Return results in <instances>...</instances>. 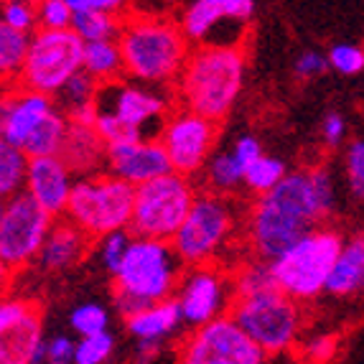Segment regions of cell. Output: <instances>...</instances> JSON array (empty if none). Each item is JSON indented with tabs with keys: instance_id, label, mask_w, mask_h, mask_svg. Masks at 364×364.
<instances>
[{
	"instance_id": "d590c367",
	"label": "cell",
	"mask_w": 364,
	"mask_h": 364,
	"mask_svg": "<svg viewBox=\"0 0 364 364\" xmlns=\"http://www.w3.org/2000/svg\"><path fill=\"white\" fill-rule=\"evenodd\" d=\"M130 245H133V232L120 230L112 232V235L102 237V245H100V257H102V265L112 278L120 273L122 262L128 257Z\"/></svg>"
},
{
	"instance_id": "8d00e7d4",
	"label": "cell",
	"mask_w": 364,
	"mask_h": 364,
	"mask_svg": "<svg viewBox=\"0 0 364 364\" xmlns=\"http://www.w3.org/2000/svg\"><path fill=\"white\" fill-rule=\"evenodd\" d=\"M3 23L11 26L13 31L28 33L33 26L38 23V3H28V0H6L3 3Z\"/></svg>"
},
{
	"instance_id": "7dc6e473",
	"label": "cell",
	"mask_w": 364,
	"mask_h": 364,
	"mask_svg": "<svg viewBox=\"0 0 364 364\" xmlns=\"http://www.w3.org/2000/svg\"><path fill=\"white\" fill-rule=\"evenodd\" d=\"M321 133H323V140H326L328 146H339L341 138L346 133V122L339 112H328L323 117V125H321Z\"/></svg>"
},
{
	"instance_id": "ac0fdd59",
	"label": "cell",
	"mask_w": 364,
	"mask_h": 364,
	"mask_svg": "<svg viewBox=\"0 0 364 364\" xmlns=\"http://www.w3.org/2000/svg\"><path fill=\"white\" fill-rule=\"evenodd\" d=\"M255 13V3L252 0H196L186 11L181 13V28L186 33L188 41L204 43L209 41L217 26H222L227 18L247 23Z\"/></svg>"
},
{
	"instance_id": "5bb4252c",
	"label": "cell",
	"mask_w": 364,
	"mask_h": 364,
	"mask_svg": "<svg viewBox=\"0 0 364 364\" xmlns=\"http://www.w3.org/2000/svg\"><path fill=\"white\" fill-rule=\"evenodd\" d=\"M176 301L183 323L194 328L207 326L222 318V309L227 304V278L212 262L188 267L176 291Z\"/></svg>"
},
{
	"instance_id": "6da1fadb",
	"label": "cell",
	"mask_w": 364,
	"mask_h": 364,
	"mask_svg": "<svg viewBox=\"0 0 364 364\" xmlns=\"http://www.w3.org/2000/svg\"><path fill=\"white\" fill-rule=\"evenodd\" d=\"M334 181L321 166L293 171L270 194L260 196L247 222L250 245L267 262L283 257L334 209Z\"/></svg>"
},
{
	"instance_id": "ab89813d",
	"label": "cell",
	"mask_w": 364,
	"mask_h": 364,
	"mask_svg": "<svg viewBox=\"0 0 364 364\" xmlns=\"http://www.w3.org/2000/svg\"><path fill=\"white\" fill-rule=\"evenodd\" d=\"M326 56L328 67L339 74H359L364 69V49L354 43H336Z\"/></svg>"
},
{
	"instance_id": "d4e9b609",
	"label": "cell",
	"mask_w": 364,
	"mask_h": 364,
	"mask_svg": "<svg viewBox=\"0 0 364 364\" xmlns=\"http://www.w3.org/2000/svg\"><path fill=\"white\" fill-rule=\"evenodd\" d=\"M69 120L64 117L61 109H54L49 117H43L33 133L28 135V140L23 143L21 151L33 161V158H59L61 146L67 140Z\"/></svg>"
},
{
	"instance_id": "8992f818",
	"label": "cell",
	"mask_w": 364,
	"mask_h": 364,
	"mask_svg": "<svg viewBox=\"0 0 364 364\" xmlns=\"http://www.w3.org/2000/svg\"><path fill=\"white\" fill-rule=\"evenodd\" d=\"M341 247V235L334 230H314L306 235L286 255L270 262L280 291L293 301H306L326 291Z\"/></svg>"
},
{
	"instance_id": "9c48e42d",
	"label": "cell",
	"mask_w": 364,
	"mask_h": 364,
	"mask_svg": "<svg viewBox=\"0 0 364 364\" xmlns=\"http://www.w3.org/2000/svg\"><path fill=\"white\" fill-rule=\"evenodd\" d=\"M232 318L265 354L286 352L301 328V311L283 291L237 301Z\"/></svg>"
},
{
	"instance_id": "4fadbf2b",
	"label": "cell",
	"mask_w": 364,
	"mask_h": 364,
	"mask_svg": "<svg viewBox=\"0 0 364 364\" xmlns=\"http://www.w3.org/2000/svg\"><path fill=\"white\" fill-rule=\"evenodd\" d=\"M158 143L168 153L173 173L188 176L212 161L214 143H217V122L196 115L191 109H176L166 120Z\"/></svg>"
},
{
	"instance_id": "7402d4cb",
	"label": "cell",
	"mask_w": 364,
	"mask_h": 364,
	"mask_svg": "<svg viewBox=\"0 0 364 364\" xmlns=\"http://www.w3.org/2000/svg\"><path fill=\"white\" fill-rule=\"evenodd\" d=\"M59 158L67 164L69 171H87L97 168L100 161H107V146L100 138V133L95 128H82V125H69L67 140L61 146Z\"/></svg>"
},
{
	"instance_id": "f546056e",
	"label": "cell",
	"mask_w": 364,
	"mask_h": 364,
	"mask_svg": "<svg viewBox=\"0 0 364 364\" xmlns=\"http://www.w3.org/2000/svg\"><path fill=\"white\" fill-rule=\"evenodd\" d=\"M232 291H235V301H245V298L275 293V291H280V286L273 275L270 262H250V265L242 267L240 275L235 278Z\"/></svg>"
},
{
	"instance_id": "836d02e7",
	"label": "cell",
	"mask_w": 364,
	"mask_h": 364,
	"mask_svg": "<svg viewBox=\"0 0 364 364\" xmlns=\"http://www.w3.org/2000/svg\"><path fill=\"white\" fill-rule=\"evenodd\" d=\"M95 130L100 133V138L105 140V146L107 148L128 146V143H143V140H148L143 130L133 128V125H128V122L120 120L117 115H112V112H102V109H100V117H97Z\"/></svg>"
},
{
	"instance_id": "603a6c76",
	"label": "cell",
	"mask_w": 364,
	"mask_h": 364,
	"mask_svg": "<svg viewBox=\"0 0 364 364\" xmlns=\"http://www.w3.org/2000/svg\"><path fill=\"white\" fill-rule=\"evenodd\" d=\"M364 288V232L349 237L328 278L326 291L334 296H354Z\"/></svg>"
},
{
	"instance_id": "4316f807",
	"label": "cell",
	"mask_w": 364,
	"mask_h": 364,
	"mask_svg": "<svg viewBox=\"0 0 364 364\" xmlns=\"http://www.w3.org/2000/svg\"><path fill=\"white\" fill-rule=\"evenodd\" d=\"M28 166L31 158L21 148L0 140V194L3 199L21 194V186H26V178H28Z\"/></svg>"
},
{
	"instance_id": "7a4b0ae2",
	"label": "cell",
	"mask_w": 364,
	"mask_h": 364,
	"mask_svg": "<svg viewBox=\"0 0 364 364\" xmlns=\"http://www.w3.org/2000/svg\"><path fill=\"white\" fill-rule=\"evenodd\" d=\"M117 46L122 51L125 72L148 85L178 79L191 56L181 23L146 13L122 21Z\"/></svg>"
},
{
	"instance_id": "ba28073f",
	"label": "cell",
	"mask_w": 364,
	"mask_h": 364,
	"mask_svg": "<svg viewBox=\"0 0 364 364\" xmlns=\"http://www.w3.org/2000/svg\"><path fill=\"white\" fill-rule=\"evenodd\" d=\"M196 201L194 186L181 173H168L164 178L138 186L135 214L130 232L140 240L173 242Z\"/></svg>"
},
{
	"instance_id": "44dd1931",
	"label": "cell",
	"mask_w": 364,
	"mask_h": 364,
	"mask_svg": "<svg viewBox=\"0 0 364 364\" xmlns=\"http://www.w3.org/2000/svg\"><path fill=\"white\" fill-rule=\"evenodd\" d=\"M43 344V323L38 306L23 321L0 331V364H33Z\"/></svg>"
},
{
	"instance_id": "e575fe53",
	"label": "cell",
	"mask_w": 364,
	"mask_h": 364,
	"mask_svg": "<svg viewBox=\"0 0 364 364\" xmlns=\"http://www.w3.org/2000/svg\"><path fill=\"white\" fill-rule=\"evenodd\" d=\"M69 323L82 339H87V336H97L107 331L109 314L100 304H82L69 314Z\"/></svg>"
},
{
	"instance_id": "c3c4849f",
	"label": "cell",
	"mask_w": 364,
	"mask_h": 364,
	"mask_svg": "<svg viewBox=\"0 0 364 364\" xmlns=\"http://www.w3.org/2000/svg\"><path fill=\"white\" fill-rule=\"evenodd\" d=\"M158 357H161V341H138L135 364H156Z\"/></svg>"
},
{
	"instance_id": "52a82bcc",
	"label": "cell",
	"mask_w": 364,
	"mask_h": 364,
	"mask_svg": "<svg viewBox=\"0 0 364 364\" xmlns=\"http://www.w3.org/2000/svg\"><path fill=\"white\" fill-rule=\"evenodd\" d=\"M85 46L87 43L72 28L38 31L31 41L28 59L16 79V87L56 97L69 79L85 69Z\"/></svg>"
},
{
	"instance_id": "60d3db41",
	"label": "cell",
	"mask_w": 364,
	"mask_h": 364,
	"mask_svg": "<svg viewBox=\"0 0 364 364\" xmlns=\"http://www.w3.org/2000/svg\"><path fill=\"white\" fill-rule=\"evenodd\" d=\"M346 178L359 201H364V140H354L346 148Z\"/></svg>"
},
{
	"instance_id": "d6986e66",
	"label": "cell",
	"mask_w": 364,
	"mask_h": 364,
	"mask_svg": "<svg viewBox=\"0 0 364 364\" xmlns=\"http://www.w3.org/2000/svg\"><path fill=\"white\" fill-rule=\"evenodd\" d=\"M112 90H115V95L109 97V102L97 100V107L102 109V112H112V115H117L120 120H125L128 125H133V128L143 130V133H146L148 122L168 120V117H164L166 109H168V102H166V97H161L158 92L143 90V87H117V85H112ZM146 138H148V133H146Z\"/></svg>"
},
{
	"instance_id": "484cf974",
	"label": "cell",
	"mask_w": 364,
	"mask_h": 364,
	"mask_svg": "<svg viewBox=\"0 0 364 364\" xmlns=\"http://www.w3.org/2000/svg\"><path fill=\"white\" fill-rule=\"evenodd\" d=\"M85 72L92 74L100 85H115L125 72V61L117 41H95L85 46Z\"/></svg>"
},
{
	"instance_id": "f6af8a7d",
	"label": "cell",
	"mask_w": 364,
	"mask_h": 364,
	"mask_svg": "<svg viewBox=\"0 0 364 364\" xmlns=\"http://www.w3.org/2000/svg\"><path fill=\"white\" fill-rule=\"evenodd\" d=\"M326 69H328V56L318 54V51H304V54L296 59V74L304 79L323 74Z\"/></svg>"
},
{
	"instance_id": "ee69618b",
	"label": "cell",
	"mask_w": 364,
	"mask_h": 364,
	"mask_svg": "<svg viewBox=\"0 0 364 364\" xmlns=\"http://www.w3.org/2000/svg\"><path fill=\"white\" fill-rule=\"evenodd\" d=\"M232 153H235L237 161L245 166V171L255 164V161H260V158L265 156V153H262L260 140L252 138V135H242V138H237L235 146H232Z\"/></svg>"
},
{
	"instance_id": "9a60e30c",
	"label": "cell",
	"mask_w": 364,
	"mask_h": 364,
	"mask_svg": "<svg viewBox=\"0 0 364 364\" xmlns=\"http://www.w3.org/2000/svg\"><path fill=\"white\" fill-rule=\"evenodd\" d=\"M109 176L120 178L130 186H146V183L173 173L168 153L158 140H143V143H128V146L107 148Z\"/></svg>"
},
{
	"instance_id": "277c9868",
	"label": "cell",
	"mask_w": 364,
	"mask_h": 364,
	"mask_svg": "<svg viewBox=\"0 0 364 364\" xmlns=\"http://www.w3.org/2000/svg\"><path fill=\"white\" fill-rule=\"evenodd\" d=\"M183 260L173 242L161 240H133L130 252L115 275V293L133 296L156 306L176 298L183 278Z\"/></svg>"
},
{
	"instance_id": "3957f363",
	"label": "cell",
	"mask_w": 364,
	"mask_h": 364,
	"mask_svg": "<svg viewBox=\"0 0 364 364\" xmlns=\"http://www.w3.org/2000/svg\"><path fill=\"white\" fill-rule=\"evenodd\" d=\"M245 82V54L225 46H199L191 51L181 77L178 97L183 109L219 122L227 117Z\"/></svg>"
},
{
	"instance_id": "83f0119b",
	"label": "cell",
	"mask_w": 364,
	"mask_h": 364,
	"mask_svg": "<svg viewBox=\"0 0 364 364\" xmlns=\"http://www.w3.org/2000/svg\"><path fill=\"white\" fill-rule=\"evenodd\" d=\"M31 41L28 33L13 31L11 26L0 23V69L6 79H18L26 59H28Z\"/></svg>"
},
{
	"instance_id": "e0dca14e",
	"label": "cell",
	"mask_w": 364,
	"mask_h": 364,
	"mask_svg": "<svg viewBox=\"0 0 364 364\" xmlns=\"http://www.w3.org/2000/svg\"><path fill=\"white\" fill-rule=\"evenodd\" d=\"M72 171L61 158H33L28 166V178H26V194L36 199L41 209L59 217L67 212L69 199H72Z\"/></svg>"
},
{
	"instance_id": "ffe728a7",
	"label": "cell",
	"mask_w": 364,
	"mask_h": 364,
	"mask_svg": "<svg viewBox=\"0 0 364 364\" xmlns=\"http://www.w3.org/2000/svg\"><path fill=\"white\" fill-rule=\"evenodd\" d=\"M90 240L92 237L87 235L85 230H79L69 219L56 222L36 257L38 265H41L43 270H51V273L69 270V267H74L77 262H82V257L87 255Z\"/></svg>"
},
{
	"instance_id": "f1b7e54d",
	"label": "cell",
	"mask_w": 364,
	"mask_h": 364,
	"mask_svg": "<svg viewBox=\"0 0 364 364\" xmlns=\"http://www.w3.org/2000/svg\"><path fill=\"white\" fill-rule=\"evenodd\" d=\"M122 21L117 16H105V13H90V11H74L72 16V31L85 43L95 41H112L120 36Z\"/></svg>"
},
{
	"instance_id": "4dcf8cb0",
	"label": "cell",
	"mask_w": 364,
	"mask_h": 364,
	"mask_svg": "<svg viewBox=\"0 0 364 364\" xmlns=\"http://www.w3.org/2000/svg\"><path fill=\"white\" fill-rule=\"evenodd\" d=\"M245 166L237 161V156L230 151H222L217 156H212V161L207 164V178L209 186L222 194V191H235L240 183H245Z\"/></svg>"
},
{
	"instance_id": "cb8c5ba5",
	"label": "cell",
	"mask_w": 364,
	"mask_h": 364,
	"mask_svg": "<svg viewBox=\"0 0 364 364\" xmlns=\"http://www.w3.org/2000/svg\"><path fill=\"white\" fill-rule=\"evenodd\" d=\"M181 321H183V316H181V309H178V301L171 298V301L156 304L143 311V314L128 318L125 326H128V331L138 341H161L168 334H173Z\"/></svg>"
},
{
	"instance_id": "7c38bea8",
	"label": "cell",
	"mask_w": 364,
	"mask_h": 364,
	"mask_svg": "<svg viewBox=\"0 0 364 364\" xmlns=\"http://www.w3.org/2000/svg\"><path fill=\"white\" fill-rule=\"evenodd\" d=\"M181 364H265V352L237 326L232 316H222L194 328L183 344Z\"/></svg>"
},
{
	"instance_id": "5b68a950",
	"label": "cell",
	"mask_w": 364,
	"mask_h": 364,
	"mask_svg": "<svg viewBox=\"0 0 364 364\" xmlns=\"http://www.w3.org/2000/svg\"><path fill=\"white\" fill-rule=\"evenodd\" d=\"M135 194L138 188L115 176L82 178L72 188L67 217L90 237L102 240L133 225Z\"/></svg>"
},
{
	"instance_id": "7bdbcfd3",
	"label": "cell",
	"mask_w": 364,
	"mask_h": 364,
	"mask_svg": "<svg viewBox=\"0 0 364 364\" xmlns=\"http://www.w3.org/2000/svg\"><path fill=\"white\" fill-rule=\"evenodd\" d=\"M46 364H77V344L69 336L46 341Z\"/></svg>"
},
{
	"instance_id": "8fae6325",
	"label": "cell",
	"mask_w": 364,
	"mask_h": 364,
	"mask_svg": "<svg viewBox=\"0 0 364 364\" xmlns=\"http://www.w3.org/2000/svg\"><path fill=\"white\" fill-rule=\"evenodd\" d=\"M51 214L31 199L26 191L11 196L0 212V260L3 267H23L38 257L49 237Z\"/></svg>"
},
{
	"instance_id": "bcb514c9",
	"label": "cell",
	"mask_w": 364,
	"mask_h": 364,
	"mask_svg": "<svg viewBox=\"0 0 364 364\" xmlns=\"http://www.w3.org/2000/svg\"><path fill=\"white\" fill-rule=\"evenodd\" d=\"M72 11H90V13H105V16H117L125 11L117 0H69Z\"/></svg>"
},
{
	"instance_id": "1f68e13d",
	"label": "cell",
	"mask_w": 364,
	"mask_h": 364,
	"mask_svg": "<svg viewBox=\"0 0 364 364\" xmlns=\"http://www.w3.org/2000/svg\"><path fill=\"white\" fill-rule=\"evenodd\" d=\"M286 176H288L286 164H283L280 158L262 156L260 161H255V164L247 168V173H245V186H247L250 191H255V194L265 196V194H270L275 186H280Z\"/></svg>"
},
{
	"instance_id": "74e56055",
	"label": "cell",
	"mask_w": 364,
	"mask_h": 364,
	"mask_svg": "<svg viewBox=\"0 0 364 364\" xmlns=\"http://www.w3.org/2000/svg\"><path fill=\"white\" fill-rule=\"evenodd\" d=\"M72 6L69 0H43L38 3V26L41 31H67L72 28Z\"/></svg>"
},
{
	"instance_id": "b9f144b4",
	"label": "cell",
	"mask_w": 364,
	"mask_h": 364,
	"mask_svg": "<svg viewBox=\"0 0 364 364\" xmlns=\"http://www.w3.org/2000/svg\"><path fill=\"white\" fill-rule=\"evenodd\" d=\"M33 309H36V304L23 301V298H6L3 306H0V331L21 323Z\"/></svg>"
},
{
	"instance_id": "d6a6232c",
	"label": "cell",
	"mask_w": 364,
	"mask_h": 364,
	"mask_svg": "<svg viewBox=\"0 0 364 364\" xmlns=\"http://www.w3.org/2000/svg\"><path fill=\"white\" fill-rule=\"evenodd\" d=\"M100 87H102V85H100L97 79L82 69L77 77H72L67 85H64V90L56 95L54 102L61 107V112H69V109L85 107V105L97 102Z\"/></svg>"
},
{
	"instance_id": "30bf717a",
	"label": "cell",
	"mask_w": 364,
	"mask_h": 364,
	"mask_svg": "<svg viewBox=\"0 0 364 364\" xmlns=\"http://www.w3.org/2000/svg\"><path fill=\"white\" fill-rule=\"evenodd\" d=\"M232 225H235V217L222 196L214 191L196 194L191 214L186 217L178 235L173 237V247L183 265H209L212 257L222 250V245L227 242Z\"/></svg>"
},
{
	"instance_id": "f35d334b",
	"label": "cell",
	"mask_w": 364,
	"mask_h": 364,
	"mask_svg": "<svg viewBox=\"0 0 364 364\" xmlns=\"http://www.w3.org/2000/svg\"><path fill=\"white\" fill-rule=\"evenodd\" d=\"M115 349V336L105 331L97 336H87L77 344V364H102Z\"/></svg>"
},
{
	"instance_id": "2e32d148",
	"label": "cell",
	"mask_w": 364,
	"mask_h": 364,
	"mask_svg": "<svg viewBox=\"0 0 364 364\" xmlns=\"http://www.w3.org/2000/svg\"><path fill=\"white\" fill-rule=\"evenodd\" d=\"M56 109L54 97L36 95V92L18 90L8 92L0 109V130H3V143L16 148H23L28 135L41 125L43 117H49Z\"/></svg>"
}]
</instances>
